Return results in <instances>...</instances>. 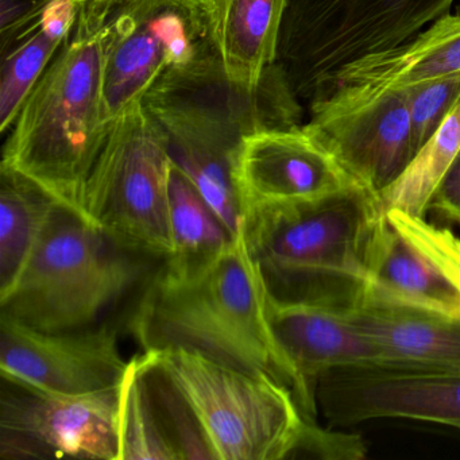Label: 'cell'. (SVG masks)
<instances>
[{
	"label": "cell",
	"mask_w": 460,
	"mask_h": 460,
	"mask_svg": "<svg viewBox=\"0 0 460 460\" xmlns=\"http://www.w3.org/2000/svg\"><path fill=\"white\" fill-rule=\"evenodd\" d=\"M268 289L247 246L244 226L214 262L185 276L161 269L137 303L128 330L142 351L184 349L223 365L263 374L292 390L314 421L316 395L274 338Z\"/></svg>",
	"instance_id": "obj_1"
},
{
	"label": "cell",
	"mask_w": 460,
	"mask_h": 460,
	"mask_svg": "<svg viewBox=\"0 0 460 460\" xmlns=\"http://www.w3.org/2000/svg\"><path fill=\"white\" fill-rule=\"evenodd\" d=\"M300 102L277 64L249 88L227 76L217 53L169 72L142 99L165 131L172 161L234 236L243 227L233 177L236 153L250 134L300 126Z\"/></svg>",
	"instance_id": "obj_2"
},
{
	"label": "cell",
	"mask_w": 460,
	"mask_h": 460,
	"mask_svg": "<svg viewBox=\"0 0 460 460\" xmlns=\"http://www.w3.org/2000/svg\"><path fill=\"white\" fill-rule=\"evenodd\" d=\"M119 2L82 7L71 36L23 103L2 158V166L82 217L85 188L110 133L104 122V55Z\"/></svg>",
	"instance_id": "obj_3"
},
{
	"label": "cell",
	"mask_w": 460,
	"mask_h": 460,
	"mask_svg": "<svg viewBox=\"0 0 460 460\" xmlns=\"http://www.w3.org/2000/svg\"><path fill=\"white\" fill-rule=\"evenodd\" d=\"M141 357L182 459H289L306 420L289 387L190 349Z\"/></svg>",
	"instance_id": "obj_4"
},
{
	"label": "cell",
	"mask_w": 460,
	"mask_h": 460,
	"mask_svg": "<svg viewBox=\"0 0 460 460\" xmlns=\"http://www.w3.org/2000/svg\"><path fill=\"white\" fill-rule=\"evenodd\" d=\"M381 214L376 195L352 185L244 223L247 246L269 295L343 314L359 305Z\"/></svg>",
	"instance_id": "obj_5"
},
{
	"label": "cell",
	"mask_w": 460,
	"mask_h": 460,
	"mask_svg": "<svg viewBox=\"0 0 460 460\" xmlns=\"http://www.w3.org/2000/svg\"><path fill=\"white\" fill-rule=\"evenodd\" d=\"M137 255L58 204L14 288L0 297L2 314L48 332L93 327L142 279Z\"/></svg>",
	"instance_id": "obj_6"
},
{
	"label": "cell",
	"mask_w": 460,
	"mask_h": 460,
	"mask_svg": "<svg viewBox=\"0 0 460 460\" xmlns=\"http://www.w3.org/2000/svg\"><path fill=\"white\" fill-rule=\"evenodd\" d=\"M168 138L142 102L110 128L84 193L83 217L115 243L165 260L172 252Z\"/></svg>",
	"instance_id": "obj_7"
},
{
	"label": "cell",
	"mask_w": 460,
	"mask_h": 460,
	"mask_svg": "<svg viewBox=\"0 0 460 460\" xmlns=\"http://www.w3.org/2000/svg\"><path fill=\"white\" fill-rule=\"evenodd\" d=\"M455 0H288L276 64L309 102L336 69L400 47L448 14Z\"/></svg>",
	"instance_id": "obj_8"
},
{
	"label": "cell",
	"mask_w": 460,
	"mask_h": 460,
	"mask_svg": "<svg viewBox=\"0 0 460 460\" xmlns=\"http://www.w3.org/2000/svg\"><path fill=\"white\" fill-rule=\"evenodd\" d=\"M217 52L207 0H120L104 55V122L111 123L174 69Z\"/></svg>",
	"instance_id": "obj_9"
},
{
	"label": "cell",
	"mask_w": 460,
	"mask_h": 460,
	"mask_svg": "<svg viewBox=\"0 0 460 460\" xmlns=\"http://www.w3.org/2000/svg\"><path fill=\"white\" fill-rule=\"evenodd\" d=\"M7 384L0 397L2 459L119 460V387L58 395Z\"/></svg>",
	"instance_id": "obj_10"
},
{
	"label": "cell",
	"mask_w": 460,
	"mask_h": 460,
	"mask_svg": "<svg viewBox=\"0 0 460 460\" xmlns=\"http://www.w3.org/2000/svg\"><path fill=\"white\" fill-rule=\"evenodd\" d=\"M119 331L104 323L84 330L48 332L0 314L2 379L45 394L83 395L118 389L130 360Z\"/></svg>",
	"instance_id": "obj_11"
},
{
	"label": "cell",
	"mask_w": 460,
	"mask_h": 460,
	"mask_svg": "<svg viewBox=\"0 0 460 460\" xmlns=\"http://www.w3.org/2000/svg\"><path fill=\"white\" fill-rule=\"evenodd\" d=\"M316 402L335 425L394 417L460 429V371L394 363L341 366L319 376Z\"/></svg>",
	"instance_id": "obj_12"
},
{
	"label": "cell",
	"mask_w": 460,
	"mask_h": 460,
	"mask_svg": "<svg viewBox=\"0 0 460 460\" xmlns=\"http://www.w3.org/2000/svg\"><path fill=\"white\" fill-rule=\"evenodd\" d=\"M233 177L243 225L265 212L358 185L304 125L244 137Z\"/></svg>",
	"instance_id": "obj_13"
},
{
	"label": "cell",
	"mask_w": 460,
	"mask_h": 460,
	"mask_svg": "<svg viewBox=\"0 0 460 460\" xmlns=\"http://www.w3.org/2000/svg\"><path fill=\"white\" fill-rule=\"evenodd\" d=\"M460 74V4L400 47L365 56L322 80L309 99L311 120L359 111L394 91Z\"/></svg>",
	"instance_id": "obj_14"
},
{
	"label": "cell",
	"mask_w": 460,
	"mask_h": 460,
	"mask_svg": "<svg viewBox=\"0 0 460 460\" xmlns=\"http://www.w3.org/2000/svg\"><path fill=\"white\" fill-rule=\"evenodd\" d=\"M304 126L358 185L374 195L389 187L416 155L408 90L387 93L359 111Z\"/></svg>",
	"instance_id": "obj_15"
},
{
	"label": "cell",
	"mask_w": 460,
	"mask_h": 460,
	"mask_svg": "<svg viewBox=\"0 0 460 460\" xmlns=\"http://www.w3.org/2000/svg\"><path fill=\"white\" fill-rule=\"evenodd\" d=\"M269 324L288 359L316 395L317 379L331 368L390 363L386 352L343 312L306 304L266 301Z\"/></svg>",
	"instance_id": "obj_16"
},
{
	"label": "cell",
	"mask_w": 460,
	"mask_h": 460,
	"mask_svg": "<svg viewBox=\"0 0 460 460\" xmlns=\"http://www.w3.org/2000/svg\"><path fill=\"white\" fill-rule=\"evenodd\" d=\"M363 301L416 306L460 317L459 288L385 212L376 223L368 252Z\"/></svg>",
	"instance_id": "obj_17"
},
{
	"label": "cell",
	"mask_w": 460,
	"mask_h": 460,
	"mask_svg": "<svg viewBox=\"0 0 460 460\" xmlns=\"http://www.w3.org/2000/svg\"><path fill=\"white\" fill-rule=\"evenodd\" d=\"M344 314L390 363L460 371L459 316L376 301H363Z\"/></svg>",
	"instance_id": "obj_18"
},
{
	"label": "cell",
	"mask_w": 460,
	"mask_h": 460,
	"mask_svg": "<svg viewBox=\"0 0 460 460\" xmlns=\"http://www.w3.org/2000/svg\"><path fill=\"white\" fill-rule=\"evenodd\" d=\"M288 0H207L212 41L233 82L255 88L276 63Z\"/></svg>",
	"instance_id": "obj_19"
},
{
	"label": "cell",
	"mask_w": 460,
	"mask_h": 460,
	"mask_svg": "<svg viewBox=\"0 0 460 460\" xmlns=\"http://www.w3.org/2000/svg\"><path fill=\"white\" fill-rule=\"evenodd\" d=\"M83 6L79 0H52L36 22L0 48L2 133L14 125L26 99L71 36Z\"/></svg>",
	"instance_id": "obj_20"
},
{
	"label": "cell",
	"mask_w": 460,
	"mask_h": 460,
	"mask_svg": "<svg viewBox=\"0 0 460 460\" xmlns=\"http://www.w3.org/2000/svg\"><path fill=\"white\" fill-rule=\"evenodd\" d=\"M169 219L172 252L161 269L171 276H185L206 268L235 239L173 161L169 174Z\"/></svg>",
	"instance_id": "obj_21"
},
{
	"label": "cell",
	"mask_w": 460,
	"mask_h": 460,
	"mask_svg": "<svg viewBox=\"0 0 460 460\" xmlns=\"http://www.w3.org/2000/svg\"><path fill=\"white\" fill-rule=\"evenodd\" d=\"M56 206L33 181L0 165V297L14 288Z\"/></svg>",
	"instance_id": "obj_22"
},
{
	"label": "cell",
	"mask_w": 460,
	"mask_h": 460,
	"mask_svg": "<svg viewBox=\"0 0 460 460\" xmlns=\"http://www.w3.org/2000/svg\"><path fill=\"white\" fill-rule=\"evenodd\" d=\"M118 397L119 460H182L168 417L150 386L141 355L130 360Z\"/></svg>",
	"instance_id": "obj_23"
},
{
	"label": "cell",
	"mask_w": 460,
	"mask_h": 460,
	"mask_svg": "<svg viewBox=\"0 0 460 460\" xmlns=\"http://www.w3.org/2000/svg\"><path fill=\"white\" fill-rule=\"evenodd\" d=\"M460 152V101L417 152L405 171L376 195L381 211L424 217L441 180Z\"/></svg>",
	"instance_id": "obj_24"
},
{
	"label": "cell",
	"mask_w": 460,
	"mask_h": 460,
	"mask_svg": "<svg viewBox=\"0 0 460 460\" xmlns=\"http://www.w3.org/2000/svg\"><path fill=\"white\" fill-rule=\"evenodd\" d=\"M405 90L409 93L411 141L417 155L460 101V74L438 77Z\"/></svg>",
	"instance_id": "obj_25"
},
{
	"label": "cell",
	"mask_w": 460,
	"mask_h": 460,
	"mask_svg": "<svg viewBox=\"0 0 460 460\" xmlns=\"http://www.w3.org/2000/svg\"><path fill=\"white\" fill-rule=\"evenodd\" d=\"M384 212L400 230L436 261L460 289V238L447 228L436 227L425 222L424 217H411L398 209Z\"/></svg>",
	"instance_id": "obj_26"
},
{
	"label": "cell",
	"mask_w": 460,
	"mask_h": 460,
	"mask_svg": "<svg viewBox=\"0 0 460 460\" xmlns=\"http://www.w3.org/2000/svg\"><path fill=\"white\" fill-rule=\"evenodd\" d=\"M366 454L367 447L359 435L324 429L305 420L289 459L358 460Z\"/></svg>",
	"instance_id": "obj_27"
},
{
	"label": "cell",
	"mask_w": 460,
	"mask_h": 460,
	"mask_svg": "<svg viewBox=\"0 0 460 460\" xmlns=\"http://www.w3.org/2000/svg\"><path fill=\"white\" fill-rule=\"evenodd\" d=\"M52 0H0V48L36 22Z\"/></svg>",
	"instance_id": "obj_28"
},
{
	"label": "cell",
	"mask_w": 460,
	"mask_h": 460,
	"mask_svg": "<svg viewBox=\"0 0 460 460\" xmlns=\"http://www.w3.org/2000/svg\"><path fill=\"white\" fill-rule=\"evenodd\" d=\"M429 209H435L446 219L460 223V152L436 190Z\"/></svg>",
	"instance_id": "obj_29"
},
{
	"label": "cell",
	"mask_w": 460,
	"mask_h": 460,
	"mask_svg": "<svg viewBox=\"0 0 460 460\" xmlns=\"http://www.w3.org/2000/svg\"><path fill=\"white\" fill-rule=\"evenodd\" d=\"M82 4H102V2H109V0H79Z\"/></svg>",
	"instance_id": "obj_30"
}]
</instances>
